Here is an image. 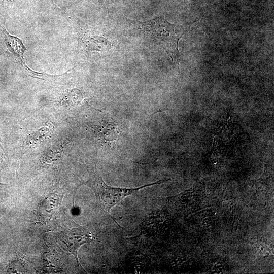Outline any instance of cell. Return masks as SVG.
<instances>
[{"label": "cell", "mask_w": 274, "mask_h": 274, "mask_svg": "<svg viewBox=\"0 0 274 274\" xmlns=\"http://www.w3.org/2000/svg\"><path fill=\"white\" fill-rule=\"evenodd\" d=\"M86 96L82 88H74L64 92L62 101L70 106H75L80 104Z\"/></svg>", "instance_id": "cell-7"}, {"label": "cell", "mask_w": 274, "mask_h": 274, "mask_svg": "<svg viewBox=\"0 0 274 274\" xmlns=\"http://www.w3.org/2000/svg\"><path fill=\"white\" fill-rule=\"evenodd\" d=\"M81 39L89 51L106 52L112 48L111 42L107 38L98 35H94L89 31L83 32L81 35Z\"/></svg>", "instance_id": "cell-6"}, {"label": "cell", "mask_w": 274, "mask_h": 274, "mask_svg": "<svg viewBox=\"0 0 274 274\" xmlns=\"http://www.w3.org/2000/svg\"><path fill=\"white\" fill-rule=\"evenodd\" d=\"M168 180L169 179L159 180L155 182L133 188L114 187L106 184L101 176L96 174L93 176L88 182L104 209L110 213L112 207L120 202L125 197L136 193L140 189L145 187L160 184Z\"/></svg>", "instance_id": "cell-2"}, {"label": "cell", "mask_w": 274, "mask_h": 274, "mask_svg": "<svg viewBox=\"0 0 274 274\" xmlns=\"http://www.w3.org/2000/svg\"><path fill=\"white\" fill-rule=\"evenodd\" d=\"M61 242L67 250L75 256L78 262V252L80 247L92 241L90 233L82 227L78 226L64 231L60 235Z\"/></svg>", "instance_id": "cell-4"}, {"label": "cell", "mask_w": 274, "mask_h": 274, "mask_svg": "<svg viewBox=\"0 0 274 274\" xmlns=\"http://www.w3.org/2000/svg\"><path fill=\"white\" fill-rule=\"evenodd\" d=\"M93 129L99 140L108 145L116 142L120 133L118 123L113 119L101 120Z\"/></svg>", "instance_id": "cell-5"}, {"label": "cell", "mask_w": 274, "mask_h": 274, "mask_svg": "<svg viewBox=\"0 0 274 274\" xmlns=\"http://www.w3.org/2000/svg\"><path fill=\"white\" fill-rule=\"evenodd\" d=\"M13 1V0H3V1H8H8Z\"/></svg>", "instance_id": "cell-10"}, {"label": "cell", "mask_w": 274, "mask_h": 274, "mask_svg": "<svg viewBox=\"0 0 274 274\" xmlns=\"http://www.w3.org/2000/svg\"><path fill=\"white\" fill-rule=\"evenodd\" d=\"M0 37L9 52L23 66L27 73L32 77L40 79L42 73L34 71L30 68L25 63L24 53L26 49L22 40L16 36L10 34L6 28L2 25H0Z\"/></svg>", "instance_id": "cell-3"}, {"label": "cell", "mask_w": 274, "mask_h": 274, "mask_svg": "<svg viewBox=\"0 0 274 274\" xmlns=\"http://www.w3.org/2000/svg\"><path fill=\"white\" fill-rule=\"evenodd\" d=\"M6 152L2 144V140L0 137V166L3 163L6 159Z\"/></svg>", "instance_id": "cell-8"}, {"label": "cell", "mask_w": 274, "mask_h": 274, "mask_svg": "<svg viewBox=\"0 0 274 274\" xmlns=\"http://www.w3.org/2000/svg\"><path fill=\"white\" fill-rule=\"evenodd\" d=\"M130 21L138 29L149 34L165 50L173 63L179 66V58L182 54L179 51V41L189 30L190 24H173L164 17H156L144 21Z\"/></svg>", "instance_id": "cell-1"}, {"label": "cell", "mask_w": 274, "mask_h": 274, "mask_svg": "<svg viewBox=\"0 0 274 274\" xmlns=\"http://www.w3.org/2000/svg\"><path fill=\"white\" fill-rule=\"evenodd\" d=\"M3 186H5V184H2L0 183V187H3Z\"/></svg>", "instance_id": "cell-9"}]
</instances>
